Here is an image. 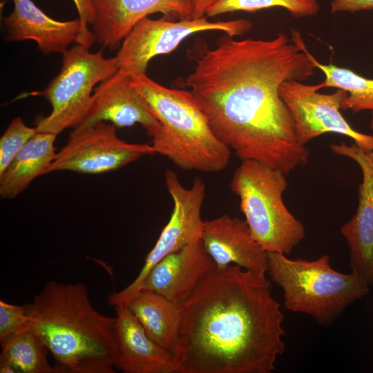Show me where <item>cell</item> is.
I'll return each instance as SVG.
<instances>
[{
	"instance_id": "1",
	"label": "cell",
	"mask_w": 373,
	"mask_h": 373,
	"mask_svg": "<svg viewBox=\"0 0 373 373\" xmlns=\"http://www.w3.org/2000/svg\"><path fill=\"white\" fill-rule=\"evenodd\" d=\"M317 68L298 31L272 39L236 40L227 34L196 57L186 86L216 137L242 161L287 173L307 158L296 140L282 84L302 82Z\"/></svg>"
},
{
	"instance_id": "2",
	"label": "cell",
	"mask_w": 373,
	"mask_h": 373,
	"mask_svg": "<svg viewBox=\"0 0 373 373\" xmlns=\"http://www.w3.org/2000/svg\"><path fill=\"white\" fill-rule=\"evenodd\" d=\"M280 307L265 274L215 267L182 305L181 373H271L285 350Z\"/></svg>"
},
{
	"instance_id": "3",
	"label": "cell",
	"mask_w": 373,
	"mask_h": 373,
	"mask_svg": "<svg viewBox=\"0 0 373 373\" xmlns=\"http://www.w3.org/2000/svg\"><path fill=\"white\" fill-rule=\"evenodd\" d=\"M24 307L29 327L53 356L57 372H114L116 317L93 307L84 283L49 281Z\"/></svg>"
},
{
	"instance_id": "4",
	"label": "cell",
	"mask_w": 373,
	"mask_h": 373,
	"mask_svg": "<svg viewBox=\"0 0 373 373\" xmlns=\"http://www.w3.org/2000/svg\"><path fill=\"white\" fill-rule=\"evenodd\" d=\"M131 84L160 124L151 137L156 153L184 171L217 173L227 168L231 149L216 137L190 91L164 87L146 74L131 76Z\"/></svg>"
},
{
	"instance_id": "5",
	"label": "cell",
	"mask_w": 373,
	"mask_h": 373,
	"mask_svg": "<svg viewBox=\"0 0 373 373\" xmlns=\"http://www.w3.org/2000/svg\"><path fill=\"white\" fill-rule=\"evenodd\" d=\"M329 260L327 254L308 260L267 252V273L282 288L285 308L307 314L323 326L330 325L370 291L362 276L335 270Z\"/></svg>"
},
{
	"instance_id": "6",
	"label": "cell",
	"mask_w": 373,
	"mask_h": 373,
	"mask_svg": "<svg viewBox=\"0 0 373 373\" xmlns=\"http://www.w3.org/2000/svg\"><path fill=\"white\" fill-rule=\"evenodd\" d=\"M251 233L267 252L289 255L304 239L303 224L288 210L283 195L286 175L254 160L242 161L231 181Z\"/></svg>"
},
{
	"instance_id": "7",
	"label": "cell",
	"mask_w": 373,
	"mask_h": 373,
	"mask_svg": "<svg viewBox=\"0 0 373 373\" xmlns=\"http://www.w3.org/2000/svg\"><path fill=\"white\" fill-rule=\"evenodd\" d=\"M89 48L78 44L68 48L59 74L44 90L33 93L44 97L52 107L48 115L38 119L37 132L57 135L78 126L89 111L94 86L119 70L115 57L106 58L102 51Z\"/></svg>"
},
{
	"instance_id": "8",
	"label": "cell",
	"mask_w": 373,
	"mask_h": 373,
	"mask_svg": "<svg viewBox=\"0 0 373 373\" xmlns=\"http://www.w3.org/2000/svg\"><path fill=\"white\" fill-rule=\"evenodd\" d=\"M207 18L178 21L144 18L122 41L115 56L119 70L131 76L146 74L151 59L170 53L193 34L216 30L233 37L245 34L252 27L249 21L243 19L210 21Z\"/></svg>"
},
{
	"instance_id": "9",
	"label": "cell",
	"mask_w": 373,
	"mask_h": 373,
	"mask_svg": "<svg viewBox=\"0 0 373 373\" xmlns=\"http://www.w3.org/2000/svg\"><path fill=\"white\" fill-rule=\"evenodd\" d=\"M116 128L107 122L74 128L46 174L61 171L100 174L122 168L144 155L156 154L152 144L120 139Z\"/></svg>"
},
{
	"instance_id": "10",
	"label": "cell",
	"mask_w": 373,
	"mask_h": 373,
	"mask_svg": "<svg viewBox=\"0 0 373 373\" xmlns=\"http://www.w3.org/2000/svg\"><path fill=\"white\" fill-rule=\"evenodd\" d=\"M164 182L173 202L171 218L147 255L137 276L126 287L108 297L110 305L126 304L140 290L148 273L158 261L201 239L204 221L200 213L205 195V182L195 178L191 186L185 188L176 173L171 169H166L164 173Z\"/></svg>"
},
{
	"instance_id": "11",
	"label": "cell",
	"mask_w": 373,
	"mask_h": 373,
	"mask_svg": "<svg viewBox=\"0 0 373 373\" xmlns=\"http://www.w3.org/2000/svg\"><path fill=\"white\" fill-rule=\"evenodd\" d=\"M317 85L297 80L283 82L280 95L286 104L294 124L297 141L302 145L327 133L345 135L365 151L373 150V135L354 130L340 112L348 93L338 89L332 94L318 93Z\"/></svg>"
},
{
	"instance_id": "12",
	"label": "cell",
	"mask_w": 373,
	"mask_h": 373,
	"mask_svg": "<svg viewBox=\"0 0 373 373\" xmlns=\"http://www.w3.org/2000/svg\"><path fill=\"white\" fill-rule=\"evenodd\" d=\"M333 153L349 157L360 167L362 181L358 189L355 214L341 228L350 251V268L373 285V150L365 151L355 143L333 144Z\"/></svg>"
},
{
	"instance_id": "13",
	"label": "cell",
	"mask_w": 373,
	"mask_h": 373,
	"mask_svg": "<svg viewBox=\"0 0 373 373\" xmlns=\"http://www.w3.org/2000/svg\"><path fill=\"white\" fill-rule=\"evenodd\" d=\"M92 32L103 48L115 50L140 20L160 12L166 17L192 19L194 0H92Z\"/></svg>"
},
{
	"instance_id": "14",
	"label": "cell",
	"mask_w": 373,
	"mask_h": 373,
	"mask_svg": "<svg viewBox=\"0 0 373 373\" xmlns=\"http://www.w3.org/2000/svg\"><path fill=\"white\" fill-rule=\"evenodd\" d=\"M131 79V75L119 70L99 83L93 93L89 111L79 125L107 122L122 128L138 124L153 137L160 128V124L132 86Z\"/></svg>"
},
{
	"instance_id": "15",
	"label": "cell",
	"mask_w": 373,
	"mask_h": 373,
	"mask_svg": "<svg viewBox=\"0 0 373 373\" xmlns=\"http://www.w3.org/2000/svg\"><path fill=\"white\" fill-rule=\"evenodd\" d=\"M215 267L200 239L158 261L148 273L140 290L154 291L182 305Z\"/></svg>"
},
{
	"instance_id": "16",
	"label": "cell",
	"mask_w": 373,
	"mask_h": 373,
	"mask_svg": "<svg viewBox=\"0 0 373 373\" xmlns=\"http://www.w3.org/2000/svg\"><path fill=\"white\" fill-rule=\"evenodd\" d=\"M202 244L217 268L236 265L266 274L267 252L253 238L247 222L227 214L204 222Z\"/></svg>"
},
{
	"instance_id": "17",
	"label": "cell",
	"mask_w": 373,
	"mask_h": 373,
	"mask_svg": "<svg viewBox=\"0 0 373 373\" xmlns=\"http://www.w3.org/2000/svg\"><path fill=\"white\" fill-rule=\"evenodd\" d=\"M12 1V12L3 18L8 41L32 40L44 54H63L72 43H78L82 28L79 19L58 21L44 12L32 0Z\"/></svg>"
},
{
	"instance_id": "18",
	"label": "cell",
	"mask_w": 373,
	"mask_h": 373,
	"mask_svg": "<svg viewBox=\"0 0 373 373\" xmlns=\"http://www.w3.org/2000/svg\"><path fill=\"white\" fill-rule=\"evenodd\" d=\"M118 356L125 373H181L176 356L153 341L124 304L115 305Z\"/></svg>"
},
{
	"instance_id": "19",
	"label": "cell",
	"mask_w": 373,
	"mask_h": 373,
	"mask_svg": "<svg viewBox=\"0 0 373 373\" xmlns=\"http://www.w3.org/2000/svg\"><path fill=\"white\" fill-rule=\"evenodd\" d=\"M124 305L153 341L176 356L182 305L146 289Z\"/></svg>"
},
{
	"instance_id": "20",
	"label": "cell",
	"mask_w": 373,
	"mask_h": 373,
	"mask_svg": "<svg viewBox=\"0 0 373 373\" xmlns=\"http://www.w3.org/2000/svg\"><path fill=\"white\" fill-rule=\"evenodd\" d=\"M57 135L37 132L18 152L6 170L0 174V195L13 199L21 193L54 161Z\"/></svg>"
},
{
	"instance_id": "21",
	"label": "cell",
	"mask_w": 373,
	"mask_h": 373,
	"mask_svg": "<svg viewBox=\"0 0 373 373\" xmlns=\"http://www.w3.org/2000/svg\"><path fill=\"white\" fill-rule=\"evenodd\" d=\"M0 363L12 365L25 373H55L47 358L49 352L41 338L30 327L24 328L0 341Z\"/></svg>"
},
{
	"instance_id": "22",
	"label": "cell",
	"mask_w": 373,
	"mask_h": 373,
	"mask_svg": "<svg viewBox=\"0 0 373 373\" xmlns=\"http://www.w3.org/2000/svg\"><path fill=\"white\" fill-rule=\"evenodd\" d=\"M309 57L325 75L324 81L317 85L319 90L332 87L346 91L348 95L342 103L343 110H351L354 113L365 110L373 111V79L363 77L349 68L332 64H322L311 53Z\"/></svg>"
},
{
	"instance_id": "23",
	"label": "cell",
	"mask_w": 373,
	"mask_h": 373,
	"mask_svg": "<svg viewBox=\"0 0 373 373\" xmlns=\"http://www.w3.org/2000/svg\"><path fill=\"white\" fill-rule=\"evenodd\" d=\"M273 7L283 8L295 17L315 15L320 8L316 0H218L205 14L210 17L238 10L254 12Z\"/></svg>"
},
{
	"instance_id": "24",
	"label": "cell",
	"mask_w": 373,
	"mask_h": 373,
	"mask_svg": "<svg viewBox=\"0 0 373 373\" xmlns=\"http://www.w3.org/2000/svg\"><path fill=\"white\" fill-rule=\"evenodd\" d=\"M37 133L36 127L27 126L19 117L11 121L0 139V174Z\"/></svg>"
},
{
	"instance_id": "25",
	"label": "cell",
	"mask_w": 373,
	"mask_h": 373,
	"mask_svg": "<svg viewBox=\"0 0 373 373\" xmlns=\"http://www.w3.org/2000/svg\"><path fill=\"white\" fill-rule=\"evenodd\" d=\"M29 327V317L24 305H12L0 300V341Z\"/></svg>"
},
{
	"instance_id": "26",
	"label": "cell",
	"mask_w": 373,
	"mask_h": 373,
	"mask_svg": "<svg viewBox=\"0 0 373 373\" xmlns=\"http://www.w3.org/2000/svg\"><path fill=\"white\" fill-rule=\"evenodd\" d=\"M75 4L79 15L82 28L78 40V44L90 48L95 41V38L89 29L88 25H92L95 20V10L92 0H73Z\"/></svg>"
},
{
	"instance_id": "27",
	"label": "cell",
	"mask_w": 373,
	"mask_h": 373,
	"mask_svg": "<svg viewBox=\"0 0 373 373\" xmlns=\"http://www.w3.org/2000/svg\"><path fill=\"white\" fill-rule=\"evenodd\" d=\"M373 9V0H333L331 3L332 12H354Z\"/></svg>"
},
{
	"instance_id": "28",
	"label": "cell",
	"mask_w": 373,
	"mask_h": 373,
	"mask_svg": "<svg viewBox=\"0 0 373 373\" xmlns=\"http://www.w3.org/2000/svg\"><path fill=\"white\" fill-rule=\"evenodd\" d=\"M217 1L218 0H194L192 19L203 17L207 10Z\"/></svg>"
},
{
	"instance_id": "29",
	"label": "cell",
	"mask_w": 373,
	"mask_h": 373,
	"mask_svg": "<svg viewBox=\"0 0 373 373\" xmlns=\"http://www.w3.org/2000/svg\"><path fill=\"white\" fill-rule=\"evenodd\" d=\"M370 128L373 131V111H372V119H371V122H370Z\"/></svg>"
}]
</instances>
